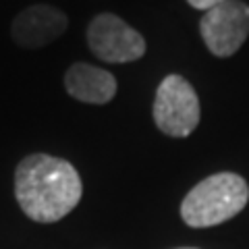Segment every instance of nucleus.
<instances>
[{
  "instance_id": "f257e3e1",
  "label": "nucleus",
  "mask_w": 249,
  "mask_h": 249,
  "mask_svg": "<svg viewBox=\"0 0 249 249\" xmlns=\"http://www.w3.org/2000/svg\"><path fill=\"white\" fill-rule=\"evenodd\" d=\"M15 196L27 218L50 224L73 212L81 201L83 183L69 160L31 154L15 170Z\"/></svg>"
},
{
  "instance_id": "f03ea898",
  "label": "nucleus",
  "mask_w": 249,
  "mask_h": 249,
  "mask_svg": "<svg viewBox=\"0 0 249 249\" xmlns=\"http://www.w3.org/2000/svg\"><path fill=\"white\" fill-rule=\"evenodd\" d=\"M249 201V187L235 173H216L199 181L181 204V218L193 229H208L235 218Z\"/></svg>"
},
{
  "instance_id": "7ed1b4c3",
  "label": "nucleus",
  "mask_w": 249,
  "mask_h": 249,
  "mask_svg": "<svg viewBox=\"0 0 249 249\" xmlns=\"http://www.w3.org/2000/svg\"><path fill=\"white\" fill-rule=\"evenodd\" d=\"M199 98L193 85L181 75H168L156 89L154 121L168 137H187L199 124Z\"/></svg>"
},
{
  "instance_id": "20e7f679",
  "label": "nucleus",
  "mask_w": 249,
  "mask_h": 249,
  "mask_svg": "<svg viewBox=\"0 0 249 249\" xmlns=\"http://www.w3.org/2000/svg\"><path fill=\"white\" fill-rule=\"evenodd\" d=\"M199 34L214 56H232L249 37V6L241 0L212 6L199 21Z\"/></svg>"
},
{
  "instance_id": "39448f33",
  "label": "nucleus",
  "mask_w": 249,
  "mask_h": 249,
  "mask_svg": "<svg viewBox=\"0 0 249 249\" xmlns=\"http://www.w3.org/2000/svg\"><path fill=\"white\" fill-rule=\"evenodd\" d=\"M88 46L93 56L116 65L139 60L145 54L143 36L112 13H102L91 19Z\"/></svg>"
},
{
  "instance_id": "423d86ee",
  "label": "nucleus",
  "mask_w": 249,
  "mask_h": 249,
  "mask_svg": "<svg viewBox=\"0 0 249 249\" xmlns=\"http://www.w3.org/2000/svg\"><path fill=\"white\" fill-rule=\"evenodd\" d=\"M69 27V19L56 6L50 4H34L23 9L13 21L11 36L17 46L27 50L42 48L65 34Z\"/></svg>"
},
{
  "instance_id": "0eeeda50",
  "label": "nucleus",
  "mask_w": 249,
  "mask_h": 249,
  "mask_svg": "<svg viewBox=\"0 0 249 249\" xmlns=\"http://www.w3.org/2000/svg\"><path fill=\"white\" fill-rule=\"evenodd\" d=\"M65 88L69 96L79 102L106 104L116 93V77L88 62H75L65 73Z\"/></svg>"
},
{
  "instance_id": "6e6552de",
  "label": "nucleus",
  "mask_w": 249,
  "mask_h": 249,
  "mask_svg": "<svg viewBox=\"0 0 249 249\" xmlns=\"http://www.w3.org/2000/svg\"><path fill=\"white\" fill-rule=\"evenodd\" d=\"M193 9H197V11H210L212 6L216 4H222V2H227V0H187Z\"/></svg>"
},
{
  "instance_id": "1a4fd4ad",
  "label": "nucleus",
  "mask_w": 249,
  "mask_h": 249,
  "mask_svg": "<svg viewBox=\"0 0 249 249\" xmlns=\"http://www.w3.org/2000/svg\"><path fill=\"white\" fill-rule=\"evenodd\" d=\"M181 249H196V247H181Z\"/></svg>"
}]
</instances>
